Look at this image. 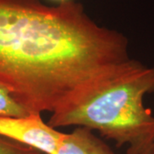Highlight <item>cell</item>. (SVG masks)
Returning a JSON list of instances; mask_svg holds the SVG:
<instances>
[{"label": "cell", "instance_id": "obj_1", "mask_svg": "<svg viewBox=\"0 0 154 154\" xmlns=\"http://www.w3.org/2000/svg\"><path fill=\"white\" fill-rule=\"evenodd\" d=\"M128 41L75 1L0 0V85L33 115L53 112L78 88L129 60Z\"/></svg>", "mask_w": 154, "mask_h": 154}, {"label": "cell", "instance_id": "obj_2", "mask_svg": "<svg viewBox=\"0 0 154 154\" xmlns=\"http://www.w3.org/2000/svg\"><path fill=\"white\" fill-rule=\"evenodd\" d=\"M153 93L154 68L129 59L78 88L47 123L97 130L126 154H154V116L143 101Z\"/></svg>", "mask_w": 154, "mask_h": 154}, {"label": "cell", "instance_id": "obj_3", "mask_svg": "<svg viewBox=\"0 0 154 154\" xmlns=\"http://www.w3.org/2000/svg\"><path fill=\"white\" fill-rule=\"evenodd\" d=\"M65 133L45 123L41 115L26 117L0 116V136L35 149L43 154H56Z\"/></svg>", "mask_w": 154, "mask_h": 154}, {"label": "cell", "instance_id": "obj_4", "mask_svg": "<svg viewBox=\"0 0 154 154\" xmlns=\"http://www.w3.org/2000/svg\"><path fill=\"white\" fill-rule=\"evenodd\" d=\"M56 154H116L92 130L78 127L64 134Z\"/></svg>", "mask_w": 154, "mask_h": 154}, {"label": "cell", "instance_id": "obj_5", "mask_svg": "<svg viewBox=\"0 0 154 154\" xmlns=\"http://www.w3.org/2000/svg\"><path fill=\"white\" fill-rule=\"evenodd\" d=\"M33 115L12 94L0 85V116L26 117Z\"/></svg>", "mask_w": 154, "mask_h": 154}, {"label": "cell", "instance_id": "obj_6", "mask_svg": "<svg viewBox=\"0 0 154 154\" xmlns=\"http://www.w3.org/2000/svg\"><path fill=\"white\" fill-rule=\"evenodd\" d=\"M0 154H43L35 149L0 136Z\"/></svg>", "mask_w": 154, "mask_h": 154}, {"label": "cell", "instance_id": "obj_7", "mask_svg": "<svg viewBox=\"0 0 154 154\" xmlns=\"http://www.w3.org/2000/svg\"><path fill=\"white\" fill-rule=\"evenodd\" d=\"M52 1H55V2H57L60 4H64V3H67V2H70V1H74V0H52Z\"/></svg>", "mask_w": 154, "mask_h": 154}]
</instances>
